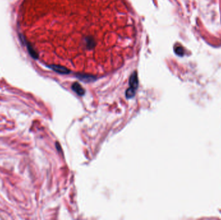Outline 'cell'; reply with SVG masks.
<instances>
[{"instance_id": "5", "label": "cell", "mask_w": 221, "mask_h": 220, "mask_svg": "<svg viewBox=\"0 0 221 220\" xmlns=\"http://www.w3.org/2000/svg\"><path fill=\"white\" fill-rule=\"evenodd\" d=\"M135 93H136V90L129 87L126 91V92H125V96H126L127 98H133L135 95Z\"/></svg>"}, {"instance_id": "3", "label": "cell", "mask_w": 221, "mask_h": 220, "mask_svg": "<svg viewBox=\"0 0 221 220\" xmlns=\"http://www.w3.org/2000/svg\"><path fill=\"white\" fill-rule=\"evenodd\" d=\"M84 45L87 49L91 50L95 47V45H96L95 40L91 37H87L85 38Z\"/></svg>"}, {"instance_id": "4", "label": "cell", "mask_w": 221, "mask_h": 220, "mask_svg": "<svg viewBox=\"0 0 221 220\" xmlns=\"http://www.w3.org/2000/svg\"><path fill=\"white\" fill-rule=\"evenodd\" d=\"M72 89L74 92L78 94L79 96H84L85 94V91L83 89V87L81 86V85L78 82H75L74 83L73 85H72Z\"/></svg>"}, {"instance_id": "7", "label": "cell", "mask_w": 221, "mask_h": 220, "mask_svg": "<svg viewBox=\"0 0 221 220\" xmlns=\"http://www.w3.org/2000/svg\"><path fill=\"white\" fill-rule=\"evenodd\" d=\"M175 52L177 54V55H179L180 56H182L184 55V50L183 48L181 47H177L175 48Z\"/></svg>"}, {"instance_id": "1", "label": "cell", "mask_w": 221, "mask_h": 220, "mask_svg": "<svg viewBox=\"0 0 221 220\" xmlns=\"http://www.w3.org/2000/svg\"><path fill=\"white\" fill-rule=\"evenodd\" d=\"M49 67L52 69L54 71H55L59 74H68L71 72L70 70H69L68 68L61 65H51L49 66Z\"/></svg>"}, {"instance_id": "6", "label": "cell", "mask_w": 221, "mask_h": 220, "mask_svg": "<svg viewBox=\"0 0 221 220\" xmlns=\"http://www.w3.org/2000/svg\"><path fill=\"white\" fill-rule=\"evenodd\" d=\"M79 79L83 80V81H91L94 80V78L93 76H87V75H79L78 76Z\"/></svg>"}, {"instance_id": "2", "label": "cell", "mask_w": 221, "mask_h": 220, "mask_svg": "<svg viewBox=\"0 0 221 220\" xmlns=\"http://www.w3.org/2000/svg\"><path fill=\"white\" fill-rule=\"evenodd\" d=\"M129 86L130 88H132L135 90H137L138 86V76H137V72L136 71H135L133 72L131 76H130L129 78Z\"/></svg>"}]
</instances>
